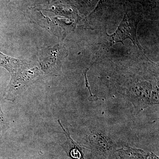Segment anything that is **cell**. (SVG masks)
I'll return each mask as SVG.
<instances>
[{"label": "cell", "mask_w": 159, "mask_h": 159, "mask_svg": "<svg viewBox=\"0 0 159 159\" xmlns=\"http://www.w3.org/2000/svg\"><path fill=\"white\" fill-rule=\"evenodd\" d=\"M139 20H136L129 16H125L118 29L113 34L109 35V40L111 45L117 43H122L126 39H130L134 44L138 46L141 51L143 48L139 43L137 37V25Z\"/></svg>", "instance_id": "1"}, {"label": "cell", "mask_w": 159, "mask_h": 159, "mask_svg": "<svg viewBox=\"0 0 159 159\" xmlns=\"http://www.w3.org/2000/svg\"><path fill=\"white\" fill-rule=\"evenodd\" d=\"M89 139L91 144H93L97 149L102 151L108 150L109 148L108 142L101 135L93 134L89 135Z\"/></svg>", "instance_id": "5"}, {"label": "cell", "mask_w": 159, "mask_h": 159, "mask_svg": "<svg viewBox=\"0 0 159 159\" xmlns=\"http://www.w3.org/2000/svg\"><path fill=\"white\" fill-rule=\"evenodd\" d=\"M66 50L62 46L57 45L53 48L40 51L39 58L42 68L46 71L54 68L56 71L61 68V60L66 57Z\"/></svg>", "instance_id": "2"}, {"label": "cell", "mask_w": 159, "mask_h": 159, "mask_svg": "<svg viewBox=\"0 0 159 159\" xmlns=\"http://www.w3.org/2000/svg\"><path fill=\"white\" fill-rule=\"evenodd\" d=\"M58 122L63 130V134L66 137L67 142L65 143L64 149L68 155L73 159H84L82 148L72 139L70 134L68 133L63 127L59 119Z\"/></svg>", "instance_id": "4"}, {"label": "cell", "mask_w": 159, "mask_h": 159, "mask_svg": "<svg viewBox=\"0 0 159 159\" xmlns=\"http://www.w3.org/2000/svg\"><path fill=\"white\" fill-rule=\"evenodd\" d=\"M0 66L4 67L10 72L12 81L16 82L20 79V76L31 66L29 61L18 59L7 56L0 52Z\"/></svg>", "instance_id": "3"}, {"label": "cell", "mask_w": 159, "mask_h": 159, "mask_svg": "<svg viewBox=\"0 0 159 159\" xmlns=\"http://www.w3.org/2000/svg\"><path fill=\"white\" fill-rule=\"evenodd\" d=\"M148 159H158V158L154 154L152 153Z\"/></svg>", "instance_id": "6"}]
</instances>
